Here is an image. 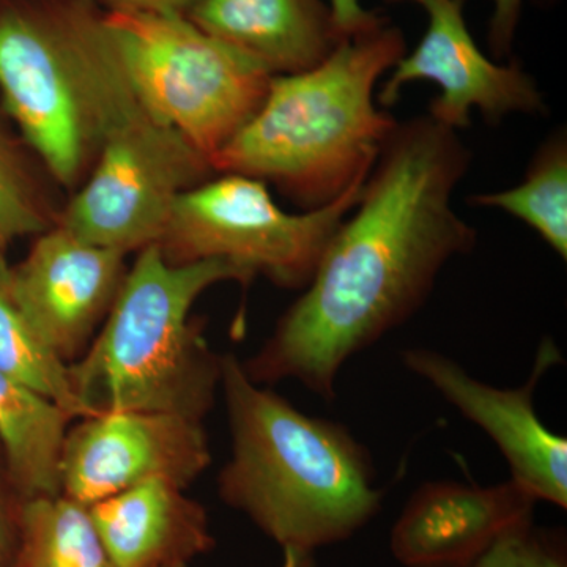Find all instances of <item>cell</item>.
<instances>
[{
	"label": "cell",
	"mask_w": 567,
	"mask_h": 567,
	"mask_svg": "<svg viewBox=\"0 0 567 567\" xmlns=\"http://www.w3.org/2000/svg\"><path fill=\"white\" fill-rule=\"evenodd\" d=\"M117 567L188 565L213 546L207 513L167 481H151L89 506Z\"/></svg>",
	"instance_id": "15"
},
{
	"label": "cell",
	"mask_w": 567,
	"mask_h": 567,
	"mask_svg": "<svg viewBox=\"0 0 567 567\" xmlns=\"http://www.w3.org/2000/svg\"><path fill=\"white\" fill-rule=\"evenodd\" d=\"M186 17L274 76L315 69L342 41L328 0H199Z\"/></svg>",
	"instance_id": "14"
},
{
	"label": "cell",
	"mask_w": 567,
	"mask_h": 567,
	"mask_svg": "<svg viewBox=\"0 0 567 567\" xmlns=\"http://www.w3.org/2000/svg\"><path fill=\"white\" fill-rule=\"evenodd\" d=\"M533 2L550 6L554 0H533ZM522 11H524V0H494V11L488 22V52L494 61L506 62L513 55Z\"/></svg>",
	"instance_id": "22"
},
{
	"label": "cell",
	"mask_w": 567,
	"mask_h": 567,
	"mask_svg": "<svg viewBox=\"0 0 567 567\" xmlns=\"http://www.w3.org/2000/svg\"><path fill=\"white\" fill-rule=\"evenodd\" d=\"M17 566L117 567L89 506L63 494L22 499Z\"/></svg>",
	"instance_id": "17"
},
{
	"label": "cell",
	"mask_w": 567,
	"mask_h": 567,
	"mask_svg": "<svg viewBox=\"0 0 567 567\" xmlns=\"http://www.w3.org/2000/svg\"><path fill=\"white\" fill-rule=\"evenodd\" d=\"M35 237L24 260L9 265L7 286L37 334L70 364L110 315L128 270L126 256L89 244L61 224Z\"/></svg>",
	"instance_id": "12"
},
{
	"label": "cell",
	"mask_w": 567,
	"mask_h": 567,
	"mask_svg": "<svg viewBox=\"0 0 567 567\" xmlns=\"http://www.w3.org/2000/svg\"><path fill=\"white\" fill-rule=\"evenodd\" d=\"M104 11L188 14L199 0H95Z\"/></svg>",
	"instance_id": "24"
},
{
	"label": "cell",
	"mask_w": 567,
	"mask_h": 567,
	"mask_svg": "<svg viewBox=\"0 0 567 567\" xmlns=\"http://www.w3.org/2000/svg\"><path fill=\"white\" fill-rule=\"evenodd\" d=\"M71 420L61 406L0 372V445L22 499L62 494V446Z\"/></svg>",
	"instance_id": "16"
},
{
	"label": "cell",
	"mask_w": 567,
	"mask_h": 567,
	"mask_svg": "<svg viewBox=\"0 0 567 567\" xmlns=\"http://www.w3.org/2000/svg\"><path fill=\"white\" fill-rule=\"evenodd\" d=\"M472 159L458 132L431 115L399 122L311 281L241 363L246 375L334 399L347 361L412 319L443 268L476 248L475 227L453 205Z\"/></svg>",
	"instance_id": "1"
},
{
	"label": "cell",
	"mask_w": 567,
	"mask_h": 567,
	"mask_svg": "<svg viewBox=\"0 0 567 567\" xmlns=\"http://www.w3.org/2000/svg\"><path fill=\"white\" fill-rule=\"evenodd\" d=\"M328 3L342 40L375 31L390 22L379 11L365 9L361 0H328Z\"/></svg>",
	"instance_id": "23"
},
{
	"label": "cell",
	"mask_w": 567,
	"mask_h": 567,
	"mask_svg": "<svg viewBox=\"0 0 567 567\" xmlns=\"http://www.w3.org/2000/svg\"><path fill=\"white\" fill-rule=\"evenodd\" d=\"M215 175L181 133L142 110L104 141L58 224L89 244L140 252L162 240L177 197Z\"/></svg>",
	"instance_id": "8"
},
{
	"label": "cell",
	"mask_w": 567,
	"mask_h": 567,
	"mask_svg": "<svg viewBox=\"0 0 567 567\" xmlns=\"http://www.w3.org/2000/svg\"><path fill=\"white\" fill-rule=\"evenodd\" d=\"M252 279L226 260L174 265L158 245L137 252L102 330L69 364L85 416L142 410L204 421L221 390L223 354L193 322V306L216 284Z\"/></svg>",
	"instance_id": "5"
},
{
	"label": "cell",
	"mask_w": 567,
	"mask_h": 567,
	"mask_svg": "<svg viewBox=\"0 0 567 567\" xmlns=\"http://www.w3.org/2000/svg\"><path fill=\"white\" fill-rule=\"evenodd\" d=\"M412 2L427 13V29L415 50L406 52L382 82L377 103L383 110L401 100L406 84L435 82L439 95L427 114L447 128L466 130L472 112L498 125L514 114H547L546 99L520 62H496L477 47L465 20L466 0H383Z\"/></svg>",
	"instance_id": "9"
},
{
	"label": "cell",
	"mask_w": 567,
	"mask_h": 567,
	"mask_svg": "<svg viewBox=\"0 0 567 567\" xmlns=\"http://www.w3.org/2000/svg\"><path fill=\"white\" fill-rule=\"evenodd\" d=\"M80 420L63 440L61 488L82 505L151 481L185 488L212 464L203 420L142 410Z\"/></svg>",
	"instance_id": "10"
},
{
	"label": "cell",
	"mask_w": 567,
	"mask_h": 567,
	"mask_svg": "<svg viewBox=\"0 0 567 567\" xmlns=\"http://www.w3.org/2000/svg\"><path fill=\"white\" fill-rule=\"evenodd\" d=\"M284 559L281 567H316L315 557L309 551L297 548H282Z\"/></svg>",
	"instance_id": "25"
},
{
	"label": "cell",
	"mask_w": 567,
	"mask_h": 567,
	"mask_svg": "<svg viewBox=\"0 0 567 567\" xmlns=\"http://www.w3.org/2000/svg\"><path fill=\"white\" fill-rule=\"evenodd\" d=\"M10 547V518L7 513L6 503L0 495V563L6 561L7 551Z\"/></svg>",
	"instance_id": "26"
},
{
	"label": "cell",
	"mask_w": 567,
	"mask_h": 567,
	"mask_svg": "<svg viewBox=\"0 0 567 567\" xmlns=\"http://www.w3.org/2000/svg\"><path fill=\"white\" fill-rule=\"evenodd\" d=\"M406 54L390 22L342 40L315 69L270 81L259 110L210 159L215 174L274 185L301 212L365 181L399 121L379 106L380 80Z\"/></svg>",
	"instance_id": "3"
},
{
	"label": "cell",
	"mask_w": 567,
	"mask_h": 567,
	"mask_svg": "<svg viewBox=\"0 0 567 567\" xmlns=\"http://www.w3.org/2000/svg\"><path fill=\"white\" fill-rule=\"evenodd\" d=\"M229 462L219 496L282 548L315 554L344 543L382 509L371 453L347 425L306 415L257 385L233 353L223 354Z\"/></svg>",
	"instance_id": "2"
},
{
	"label": "cell",
	"mask_w": 567,
	"mask_h": 567,
	"mask_svg": "<svg viewBox=\"0 0 567 567\" xmlns=\"http://www.w3.org/2000/svg\"><path fill=\"white\" fill-rule=\"evenodd\" d=\"M166 567H186V565H171V566H166Z\"/></svg>",
	"instance_id": "27"
},
{
	"label": "cell",
	"mask_w": 567,
	"mask_h": 567,
	"mask_svg": "<svg viewBox=\"0 0 567 567\" xmlns=\"http://www.w3.org/2000/svg\"><path fill=\"white\" fill-rule=\"evenodd\" d=\"M470 205L495 208L527 224L563 260L567 259V133L548 134L524 181L502 192L476 194Z\"/></svg>",
	"instance_id": "18"
},
{
	"label": "cell",
	"mask_w": 567,
	"mask_h": 567,
	"mask_svg": "<svg viewBox=\"0 0 567 567\" xmlns=\"http://www.w3.org/2000/svg\"><path fill=\"white\" fill-rule=\"evenodd\" d=\"M141 106L210 159L251 121L274 74L185 14L106 11Z\"/></svg>",
	"instance_id": "6"
},
{
	"label": "cell",
	"mask_w": 567,
	"mask_h": 567,
	"mask_svg": "<svg viewBox=\"0 0 567 567\" xmlns=\"http://www.w3.org/2000/svg\"><path fill=\"white\" fill-rule=\"evenodd\" d=\"M536 503L511 477L494 486L427 481L395 520L391 554L404 567H470L496 540L533 522Z\"/></svg>",
	"instance_id": "13"
},
{
	"label": "cell",
	"mask_w": 567,
	"mask_h": 567,
	"mask_svg": "<svg viewBox=\"0 0 567 567\" xmlns=\"http://www.w3.org/2000/svg\"><path fill=\"white\" fill-rule=\"evenodd\" d=\"M0 99L48 177L71 193L142 110L95 0H0Z\"/></svg>",
	"instance_id": "4"
},
{
	"label": "cell",
	"mask_w": 567,
	"mask_h": 567,
	"mask_svg": "<svg viewBox=\"0 0 567 567\" xmlns=\"http://www.w3.org/2000/svg\"><path fill=\"white\" fill-rule=\"evenodd\" d=\"M364 182L327 207L289 213L276 204L267 183L216 174L177 197L158 248L169 264L226 260L254 278L265 276L281 289L301 292L360 200Z\"/></svg>",
	"instance_id": "7"
},
{
	"label": "cell",
	"mask_w": 567,
	"mask_h": 567,
	"mask_svg": "<svg viewBox=\"0 0 567 567\" xmlns=\"http://www.w3.org/2000/svg\"><path fill=\"white\" fill-rule=\"evenodd\" d=\"M470 567H567L566 540L529 522L496 540Z\"/></svg>",
	"instance_id": "21"
},
{
	"label": "cell",
	"mask_w": 567,
	"mask_h": 567,
	"mask_svg": "<svg viewBox=\"0 0 567 567\" xmlns=\"http://www.w3.org/2000/svg\"><path fill=\"white\" fill-rule=\"evenodd\" d=\"M61 212L41 167L29 162V153L0 125V249L50 229Z\"/></svg>",
	"instance_id": "20"
},
{
	"label": "cell",
	"mask_w": 567,
	"mask_h": 567,
	"mask_svg": "<svg viewBox=\"0 0 567 567\" xmlns=\"http://www.w3.org/2000/svg\"><path fill=\"white\" fill-rule=\"evenodd\" d=\"M402 363L425 380L465 420L483 429L509 466L511 480L537 502L567 507V440L539 420L535 393L540 379L561 363L551 339L537 349L527 383L498 388L481 382L453 358L431 349H406Z\"/></svg>",
	"instance_id": "11"
},
{
	"label": "cell",
	"mask_w": 567,
	"mask_h": 567,
	"mask_svg": "<svg viewBox=\"0 0 567 567\" xmlns=\"http://www.w3.org/2000/svg\"><path fill=\"white\" fill-rule=\"evenodd\" d=\"M9 262L0 249V372L48 399L70 416L85 417L74 394L69 363L59 358L25 320L7 286Z\"/></svg>",
	"instance_id": "19"
}]
</instances>
